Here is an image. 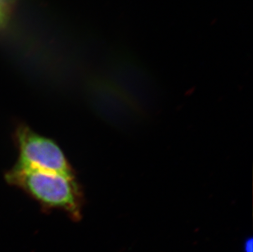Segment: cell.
<instances>
[{
    "label": "cell",
    "instance_id": "obj_1",
    "mask_svg": "<svg viewBox=\"0 0 253 252\" xmlns=\"http://www.w3.org/2000/svg\"><path fill=\"white\" fill-rule=\"evenodd\" d=\"M6 179L44 208L61 210L72 219H81L83 199L74 175L12 168Z\"/></svg>",
    "mask_w": 253,
    "mask_h": 252
},
{
    "label": "cell",
    "instance_id": "obj_2",
    "mask_svg": "<svg viewBox=\"0 0 253 252\" xmlns=\"http://www.w3.org/2000/svg\"><path fill=\"white\" fill-rule=\"evenodd\" d=\"M14 136L18 151L15 169L74 175L67 157L54 141L40 135L24 125L17 127Z\"/></svg>",
    "mask_w": 253,
    "mask_h": 252
},
{
    "label": "cell",
    "instance_id": "obj_3",
    "mask_svg": "<svg viewBox=\"0 0 253 252\" xmlns=\"http://www.w3.org/2000/svg\"><path fill=\"white\" fill-rule=\"evenodd\" d=\"M12 10L11 7L0 2V31H4L12 22Z\"/></svg>",
    "mask_w": 253,
    "mask_h": 252
},
{
    "label": "cell",
    "instance_id": "obj_4",
    "mask_svg": "<svg viewBox=\"0 0 253 252\" xmlns=\"http://www.w3.org/2000/svg\"><path fill=\"white\" fill-rule=\"evenodd\" d=\"M18 0H0V2L2 4L7 5L9 7H12L15 2H17Z\"/></svg>",
    "mask_w": 253,
    "mask_h": 252
}]
</instances>
